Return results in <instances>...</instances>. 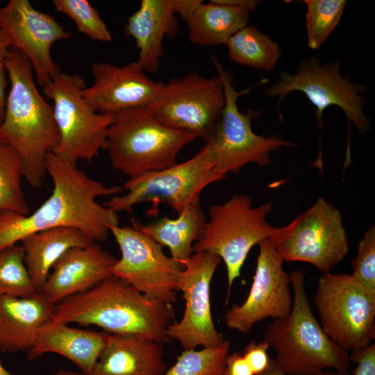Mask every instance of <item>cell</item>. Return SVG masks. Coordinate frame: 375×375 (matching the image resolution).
Instances as JSON below:
<instances>
[{
    "instance_id": "6da1fadb",
    "label": "cell",
    "mask_w": 375,
    "mask_h": 375,
    "mask_svg": "<svg viewBox=\"0 0 375 375\" xmlns=\"http://www.w3.org/2000/svg\"><path fill=\"white\" fill-rule=\"evenodd\" d=\"M46 172L51 178L50 197L33 212L0 214V251L33 233L56 227H73L96 242H104L110 228L119 225L117 212L97 202L99 197L123 190L89 177L74 164L51 152L46 158Z\"/></svg>"
},
{
    "instance_id": "7a4b0ae2",
    "label": "cell",
    "mask_w": 375,
    "mask_h": 375,
    "mask_svg": "<svg viewBox=\"0 0 375 375\" xmlns=\"http://www.w3.org/2000/svg\"><path fill=\"white\" fill-rule=\"evenodd\" d=\"M174 317L173 304L151 298L112 276L55 304L51 321L95 325L109 334L133 335L163 344L172 342L167 329Z\"/></svg>"
},
{
    "instance_id": "3957f363",
    "label": "cell",
    "mask_w": 375,
    "mask_h": 375,
    "mask_svg": "<svg viewBox=\"0 0 375 375\" xmlns=\"http://www.w3.org/2000/svg\"><path fill=\"white\" fill-rule=\"evenodd\" d=\"M5 67L10 86L0 124V141L19 155L28 185L40 188L47 174V156L60 139L53 107L39 92L33 67L21 51L10 48Z\"/></svg>"
},
{
    "instance_id": "277c9868",
    "label": "cell",
    "mask_w": 375,
    "mask_h": 375,
    "mask_svg": "<svg viewBox=\"0 0 375 375\" xmlns=\"http://www.w3.org/2000/svg\"><path fill=\"white\" fill-rule=\"evenodd\" d=\"M290 277L291 311L285 317L274 319L264 333L263 340L276 353V365L286 375H320L328 368L347 371L349 353L326 335L315 318L303 270H293Z\"/></svg>"
},
{
    "instance_id": "5b68a950",
    "label": "cell",
    "mask_w": 375,
    "mask_h": 375,
    "mask_svg": "<svg viewBox=\"0 0 375 375\" xmlns=\"http://www.w3.org/2000/svg\"><path fill=\"white\" fill-rule=\"evenodd\" d=\"M196 138L165 126L147 106L137 107L115 115L105 149L113 168L131 178L177 164L179 152Z\"/></svg>"
},
{
    "instance_id": "8992f818",
    "label": "cell",
    "mask_w": 375,
    "mask_h": 375,
    "mask_svg": "<svg viewBox=\"0 0 375 375\" xmlns=\"http://www.w3.org/2000/svg\"><path fill=\"white\" fill-rule=\"evenodd\" d=\"M272 204L252 206L250 197L235 194L222 204L208 208L209 219L192 247L193 253L209 252L224 261L227 273L226 303L235 280L253 247L270 238L278 227L267 222Z\"/></svg>"
},
{
    "instance_id": "52a82bcc",
    "label": "cell",
    "mask_w": 375,
    "mask_h": 375,
    "mask_svg": "<svg viewBox=\"0 0 375 375\" xmlns=\"http://www.w3.org/2000/svg\"><path fill=\"white\" fill-rule=\"evenodd\" d=\"M211 60L223 83L226 104L212 133L207 142L211 150L215 172L223 178L228 173L238 174L249 163H256L261 167L270 165L269 153L281 147L292 148L296 144L283 140L279 135L265 137L255 133L251 122L260 113L252 109L247 112L240 111L238 98L248 93L255 86L268 82L262 78L255 85L244 90L238 91L233 83V78L214 56Z\"/></svg>"
},
{
    "instance_id": "ba28073f",
    "label": "cell",
    "mask_w": 375,
    "mask_h": 375,
    "mask_svg": "<svg viewBox=\"0 0 375 375\" xmlns=\"http://www.w3.org/2000/svg\"><path fill=\"white\" fill-rule=\"evenodd\" d=\"M85 82L81 75L62 71L43 88L47 99L53 101L59 142L53 151L74 163L92 161L106 149L108 131L115 115L96 111L84 99Z\"/></svg>"
},
{
    "instance_id": "9c48e42d",
    "label": "cell",
    "mask_w": 375,
    "mask_h": 375,
    "mask_svg": "<svg viewBox=\"0 0 375 375\" xmlns=\"http://www.w3.org/2000/svg\"><path fill=\"white\" fill-rule=\"evenodd\" d=\"M224 179L215 172L210 148L205 144L194 157L183 162L129 178L122 186L126 194L112 197L103 206L116 212H131L138 203L151 202L153 208L164 203L178 215L199 201L206 187Z\"/></svg>"
},
{
    "instance_id": "30bf717a",
    "label": "cell",
    "mask_w": 375,
    "mask_h": 375,
    "mask_svg": "<svg viewBox=\"0 0 375 375\" xmlns=\"http://www.w3.org/2000/svg\"><path fill=\"white\" fill-rule=\"evenodd\" d=\"M366 91L365 85L351 82L348 75L342 76L338 60L322 64L312 57L302 60L296 73L281 72L276 83L267 90L266 95L278 98V109L280 103L289 93H303L316 108L315 114L319 131L324 110L332 106H338L348 121L364 135L370 128L369 119L364 112L367 101L360 96Z\"/></svg>"
},
{
    "instance_id": "8fae6325",
    "label": "cell",
    "mask_w": 375,
    "mask_h": 375,
    "mask_svg": "<svg viewBox=\"0 0 375 375\" xmlns=\"http://www.w3.org/2000/svg\"><path fill=\"white\" fill-rule=\"evenodd\" d=\"M320 325L344 350L365 347L375 338V299L351 276L323 273L313 299Z\"/></svg>"
},
{
    "instance_id": "7c38bea8",
    "label": "cell",
    "mask_w": 375,
    "mask_h": 375,
    "mask_svg": "<svg viewBox=\"0 0 375 375\" xmlns=\"http://www.w3.org/2000/svg\"><path fill=\"white\" fill-rule=\"evenodd\" d=\"M272 238L284 261L308 262L323 273L347 255L349 242L339 210L319 197Z\"/></svg>"
},
{
    "instance_id": "4fadbf2b",
    "label": "cell",
    "mask_w": 375,
    "mask_h": 375,
    "mask_svg": "<svg viewBox=\"0 0 375 375\" xmlns=\"http://www.w3.org/2000/svg\"><path fill=\"white\" fill-rule=\"evenodd\" d=\"M226 104L219 76H201L191 72L163 85L147 106L151 113L165 126L193 133L207 142Z\"/></svg>"
},
{
    "instance_id": "5bb4252c",
    "label": "cell",
    "mask_w": 375,
    "mask_h": 375,
    "mask_svg": "<svg viewBox=\"0 0 375 375\" xmlns=\"http://www.w3.org/2000/svg\"><path fill=\"white\" fill-rule=\"evenodd\" d=\"M110 232L121 251V258L111 268L112 276L151 298L176 303L183 267L166 256L160 244L133 226H112Z\"/></svg>"
},
{
    "instance_id": "9a60e30c",
    "label": "cell",
    "mask_w": 375,
    "mask_h": 375,
    "mask_svg": "<svg viewBox=\"0 0 375 375\" xmlns=\"http://www.w3.org/2000/svg\"><path fill=\"white\" fill-rule=\"evenodd\" d=\"M221 261L216 254L195 252L184 262L177 283L185 302L184 313L167 329L169 338L184 350L217 347L225 340L213 323L210 305L211 281Z\"/></svg>"
},
{
    "instance_id": "2e32d148",
    "label": "cell",
    "mask_w": 375,
    "mask_h": 375,
    "mask_svg": "<svg viewBox=\"0 0 375 375\" xmlns=\"http://www.w3.org/2000/svg\"><path fill=\"white\" fill-rule=\"evenodd\" d=\"M256 268L249 293L241 305L233 304L224 315L228 328L249 333L254 324L267 318L288 316L292 308L290 274L272 238L258 244Z\"/></svg>"
},
{
    "instance_id": "e0dca14e",
    "label": "cell",
    "mask_w": 375,
    "mask_h": 375,
    "mask_svg": "<svg viewBox=\"0 0 375 375\" xmlns=\"http://www.w3.org/2000/svg\"><path fill=\"white\" fill-rule=\"evenodd\" d=\"M0 28L10 47L28 58L40 86L43 88L62 71L52 58L51 48L72 34L55 17L36 10L28 0H10L0 7Z\"/></svg>"
},
{
    "instance_id": "ac0fdd59",
    "label": "cell",
    "mask_w": 375,
    "mask_h": 375,
    "mask_svg": "<svg viewBox=\"0 0 375 375\" xmlns=\"http://www.w3.org/2000/svg\"><path fill=\"white\" fill-rule=\"evenodd\" d=\"M94 83L82 94L96 111L116 115L124 110L149 106L158 96L163 82L148 77L138 60L119 67L109 62L91 66Z\"/></svg>"
},
{
    "instance_id": "d6986e66",
    "label": "cell",
    "mask_w": 375,
    "mask_h": 375,
    "mask_svg": "<svg viewBox=\"0 0 375 375\" xmlns=\"http://www.w3.org/2000/svg\"><path fill=\"white\" fill-rule=\"evenodd\" d=\"M117 260L96 242L72 248L54 264L38 292L55 305L112 276L111 268Z\"/></svg>"
},
{
    "instance_id": "ffe728a7",
    "label": "cell",
    "mask_w": 375,
    "mask_h": 375,
    "mask_svg": "<svg viewBox=\"0 0 375 375\" xmlns=\"http://www.w3.org/2000/svg\"><path fill=\"white\" fill-rule=\"evenodd\" d=\"M175 17L172 0H142L139 8L128 17L124 33L134 39L139 50L137 60L144 72H158L164 39L178 31Z\"/></svg>"
},
{
    "instance_id": "44dd1931",
    "label": "cell",
    "mask_w": 375,
    "mask_h": 375,
    "mask_svg": "<svg viewBox=\"0 0 375 375\" xmlns=\"http://www.w3.org/2000/svg\"><path fill=\"white\" fill-rule=\"evenodd\" d=\"M162 344L133 335L109 334L89 375H162Z\"/></svg>"
},
{
    "instance_id": "7402d4cb",
    "label": "cell",
    "mask_w": 375,
    "mask_h": 375,
    "mask_svg": "<svg viewBox=\"0 0 375 375\" xmlns=\"http://www.w3.org/2000/svg\"><path fill=\"white\" fill-rule=\"evenodd\" d=\"M54 304L40 292L26 297L0 296V351H28L39 329L51 319Z\"/></svg>"
},
{
    "instance_id": "603a6c76",
    "label": "cell",
    "mask_w": 375,
    "mask_h": 375,
    "mask_svg": "<svg viewBox=\"0 0 375 375\" xmlns=\"http://www.w3.org/2000/svg\"><path fill=\"white\" fill-rule=\"evenodd\" d=\"M109 333L71 328L67 324L45 323L38 331L33 344L27 351L29 360L47 352L58 353L74 362L89 375L104 349Z\"/></svg>"
},
{
    "instance_id": "cb8c5ba5",
    "label": "cell",
    "mask_w": 375,
    "mask_h": 375,
    "mask_svg": "<svg viewBox=\"0 0 375 375\" xmlns=\"http://www.w3.org/2000/svg\"><path fill=\"white\" fill-rule=\"evenodd\" d=\"M94 242L84 232L73 227L42 230L23 238L20 242L25 265L36 290H40L54 264L68 250Z\"/></svg>"
},
{
    "instance_id": "d4e9b609",
    "label": "cell",
    "mask_w": 375,
    "mask_h": 375,
    "mask_svg": "<svg viewBox=\"0 0 375 375\" xmlns=\"http://www.w3.org/2000/svg\"><path fill=\"white\" fill-rule=\"evenodd\" d=\"M176 219L162 217L149 224L132 219L137 230L155 242L166 246L171 257L184 268V262L193 254L192 247L199 237L206 222L200 201L186 207Z\"/></svg>"
},
{
    "instance_id": "484cf974",
    "label": "cell",
    "mask_w": 375,
    "mask_h": 375,
    "mask_svg": "<svg viewBox=\"0 0 375 375\" xmlns=\"http://www.w3.org/2000/svg\"><path fill=\"white\" fill-rule=\"evenodd\" d=\"M250 12L244 9L203 1L185 19L190 40L201 46L225 44L247 26Z\"/></svg>"
},
{
    "instance_id": "4316f807",
    "label": "cell",
    "mask_w": 375,
    "mask_h": 375,
    "mask_svg": "<svg viewBox=\"0 0 375 375\" xmlns=\"http://www.w3.org/2000/svg\"><path fill=\"white\" fill-rule=\"evenodd\" d=\"M225 45L231 61L265 71H272L281 57L278 44L254 26L242 28Z\"/></svg>"
},
{
    "instance_id": "83f0119b",
    "label": "cell",
    "mask_w": 375,
    "mask_h": 375,
    "mask_svg": "<svg viewBox=\"0 0 375 375\" xmlns=\"http://www.w3.org/2000/svg\"><path fill=\"white\" fill-rule=\"evenodd\" d=\"M23 167L21 158L11 147L0 141V214L13 212L30 214L22 187Z\"/></svg>"
},
{
    "instance_id": "f1b7e54d",
    "label": "cell",
    "mask_w": 375,
    "mask_h": 375,
    "mask_svg": "<svg viewBox=\"0 0 375 375\" xmlns=\"http://www.w3.org/2000/svg\"><path fill=\"white\" fill-rule=\"evenodd\" d=\"M306 6V29L308 47L317 50L338 25L345 0H304Z\"/></svg>"
},
{
    "instance_id": "f546056e",
    "label": "cell",
    "mask_w": 375,
    "mask_h": 375,
    "mask_svg": "<svg viewBox=\"0 0 375 375\" xmlns=\"http://www.w3.org/2000/svg\"><path fill=\"white\" fill-rule=\"evenodd\" d=\"M230 342L201 350H184L162 375H224Z\"/></svg>"
},
{
    "instance_id": "4dcf8cb0",
    "label": "cell",
    "mask_w": 375,
    "mask_h": 375,
    "mask_svg": "<svg viewBox=\"0 0 375 375\" xmlns=\"http://www.w3.org/2000/svg\"><path fill=\"white\" fill-rule=\"evenodd\" d=\"M38 292L24 262L20 244H12L0 251V296L26 297Z\"/></svg>"
},
{
    "instance_id": "1f68e13d",
    "label": "cell",
    "mask_w": 375,
    "mask_h": 375,
    "mask_svg": "<svg viewBox=\"0 0 375 375\" xmlns=\"http://www.w3.org/2000/svg\"><path fill=\"white\" fill-rule=\"evenodd\" d=\"M58 12L70 17L77 29L94 41L110 42L112 36L99 11L87 0H53Z\"/></svg>"
},
{
    "instance_id": "d6a6232c",
    "label": "cell",
    "mask_w": 375,
    "mask_h": 375,
    "mask_svg": "<svg viewBox=\"0 0 375 375\" xmlns=\"http://www.w3.org/2000/svg\"><path fill=\"white\" fill-rule=\"evenodd\" d=\"M351 276L365 292L375 299V226L372 225L358 243L356 256L351 260Z\"/></svg>"
},
{
    "instance_id": "836d02e7",
    "label": "cell",
    "mask_w": 375,
    "mask_h": 375,
    "mask_svg": "<svg viewBox=\"0 0 375 375\" xmlns=\"http://www.w3.org/2000/svg\"><path fill=\"white\" fill-rule=\"evenodd\" d=\"M268 344L251 341L244 347L242 353L254 375H260L270 366L272 358L269 356Z\"/></svg>"
},
{
    "instance_id": "e575fe53",
    "label": "cell",
    "mask_w": 375,
    "mask_h": 375,
    "mask_svg": "<svg viewBox=\"0 0 375 375\" xmlns=\"http://www.w3.org/2000/svg\"><path fill=\"white\" fill-rule=\"evenodd\" d=\"M350 361L356 368L353 375H375V344L351 351Z\"/></svg>"
},
{
    "instance_id": "d590c367",
    "label": "cell",
    "mask_w": 375,
    "mask_h": 375,
    "mask_svg": "<svg viewBox=\"0 0 375 375\" xmlns=\"http://www.w3.org/2000/svg\"><path fill=\"white\" fill-rule=\"evenodd\" d=\"M10 48L9 42L0 28V124L3 119L8 84L5 62Z\"/></svg>"
},
{
    "instance_id": "8d00e7d4",
    "label": "cell",
    "mask_w": 375,
    "mask_h": 375,
    "mask_svg": "<svg viewBox=\"0 0 375 375\" xmlns=\"http://www.w3.org/2000/svg\"><path fill=\"white\" fill-rule=\"evenodd\" d=\"M224 375H254L242 353L228 354Z\"/></svg>"
},
{
    "instance_id": "74e56055",
    "label": "cell",
    "mask_w": 375,
    "mask_h": 375,
    "mask_svg": "<svg viewBox=\"0 0 375 375\" xmlns=\"http://www.w3.org/2000/svg\"><path fill=\"white\" fill-rule=\"evenodd\" d=\"M202 0H172L174 12L185 19L202 2Z\"/></svg>"
},
{
    "instance_id": "f35d334b",
    "label": "cell",
    "mask_w": 375,
    "mask_h": 375,
    "mask_svg": "<svg viewBox=\"0 0 375 375\" xmlns=\"http://www.w3.org/2000/svg\"><path fill=\"white\" fill-rule=\"evenodd\" d=\"M217 3L244 9L249 12L256 10L260 1L257 0H216Z\"/></svg>"
},
{
    "instance_id": "ab89813d",
    "label": "cell",
    "mask_w": 375,
    "mask_h": 375,
    "mask_svg": "<svg viewBox=\"0 0 375 375\" xmlns=\"http://www.w3.org/2000/svg\"><path fill=\"white\" fill-rule=\"evenodd\" d=\"M260 375H286V374H285L282 371L279 369V368L276 365L274 360V358H272V362L269 368ZM320 375H350V374L347 371L346 372L335 371L333 372H324Z\"/></svg>"
},
{
    "instance_id": "60d3db41",
    "label": "cell",
    "mask_w": 375,
    "mask_h": 375,
    "mask_svg": "<svg viewBox=\"0 0 375 375\" xmlns=\"http://www.w3.org/2000/svg\"><path fill=\"white\" fill-rule=\"evenodd\" d=\"M54 375H85L83 373H78L72 371H67L65 369L58 370Z\"/></svg>"
},
{
    "instance_id": "b9f144b4",
    "label": "cell",
    "mask_w": 375,
    "mask_h": 375,
    "mask_svg": "<svg viewBox=\"0 0 375 375\" xmlns=\"http://www.w3.org/2000/svg\"><path fill=\"white\" fill-rule=\"evenodd\" d=\"M0 375H10V373L4 369L1 361H0Z\"/></svg>"
}]
</instances>
